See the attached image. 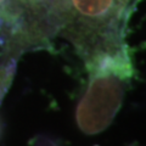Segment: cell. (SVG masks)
<instances>
[{"instance_id": "obj_2", "label": "cell", "mask_w": 146, "mask_h": 146, "mask_svg": "<svg viewBox=\"0 0 146 146\" xmlns=\"http://www.w3.org/2000/svg\"><path fill=\"white\" fill-rule=\"evenodd\" d=\"M40 12L29 0H0V28L13 52L43 43L50 35Z\"/></svg>"}, {"instance_id": "obj_1", "label": "cell", "mask_w": 146, "mask_h": 146, "mask_svg": "<svg viewBox=\"0 0 146 146\" xmlns=\"http://www.w3.org/2000/svg\"><path fill=\"white\" fill-rule=\"evenodd\" d=\"M133 0H52V31L61 32L95 68L129 62L123 49L122 28Z\"/></svg>"}, {"instance_id": "obj_3", "label": "cell", "mask_w": 146, "mask_h": 146, "mask_svg": "<svg viewBox=\"0 0 146 146\" xmlns=\"http://www.w3.org/2000/svg\"><path fill=\"white\" fill-rule=\"evenodd\" d=\"M13 70H15V60L13 58L0 63V102H1L6 90L11 84Z\"/></svg>"}]
</instances>
